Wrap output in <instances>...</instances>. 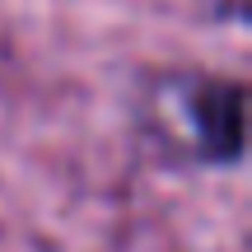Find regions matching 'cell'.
<instances>
[{"label": "cell", "mask_w": 252, "mask_h": 252, "mask_svg": "<svg viewBox=\"0 0 252 252\" xmlns=\"http://www.w3.org/2000/svg\"><path fill=\"white\" fill-rule=\"evenodd\" d=\"M196 117H201V135L206 150L215 159H234L243 145V94L238 84H215L196 98Z\"/></svg>", "instance_id": "1"}, {"label": "cell", "mask_w": 252, "mask_h": 252, "mask_svg": "<svg viewBox=\"0 0 252 252\" xmlns=\"http://www.w3.org/2000/svg\"><path fill=\"white\" fill-rule=\"evenodd\" d=\"M210 5H215V9H220L224 19H238V14L248 9V0H210Z\"/></svg>", "instance_id": "2"}]
</instances>
